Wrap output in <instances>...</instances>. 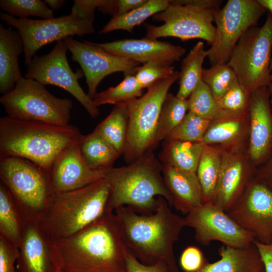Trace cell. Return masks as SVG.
I'll list each match as a JSON object with an SVG mask.
<instances>
[{"label":"cell","mask_w":272,"mask_h":272,"mask_svg":"<svg viewBox=\"0 0 272 272\" xmlns=\"http://www.w3.org/2000/svg\"><path fill=\"white\" fill-rule=\"evenodd\" d=\"M247 181L241 160L236 155L224 154L213 203L227 212L244 192Z\"/></svg>","instance_id":"obj_22"},{"label":"cell","mask_w":272,"mask_h":272,"mask_svg":"<svg viewBox=\"0 0 272 272\" xmlns=\"http://www.w3.org/2000/svg\"><path fill=\"white\" fill-rule=\"evenodd\" d=\"M24 221L6 186L0 183V236L19 247Z\"/></svg>","instance_id":"obj_29"},{"label":"cell","mask_w":272,"mask_h":272,"mask_svg":"<svg viewBox=\"0 0 272 272\" xmlns=\"http://www.w3.org/2000/svg\"><path fill=\"white\" fill-rule=\"evenodd\" d=\"M104 173L110 187L107 208L113 212L127 206L138 213L151 214L157 209L159 196L173 205L164 181L163 165L152 152L127 166L112 167Z\"/></svg>","instance_id":"obj_5"},{"label":"cell","mask_w":272,"mask_h":272,"mask_svg":"<svg viewBox=\"0 0 272 272\" xmlns=\"http://www.w3.org/2000/svg\"><path fill=\"white\" fill-rule=\"evenodd\" d=\"M127 272H169L163 263L158 262L153 265H146L141 262L128 251L127 256Z\"/></svg>","instance_id":"obj_45"},{"label":"cell","mask_w":272,"mask_h":272,"mask_svg":"<svg viewBox=\"0 0 272 272\" xmlns=\"http://www.w3.org/2000/svg\"><path fill=\"white\" fill-rule=\"evenodd\" d=\"M221 3L219 0L171 1L165 10L153 17L163 24H145V37H172L183 41L200 39L211 45L216 34L215 16Z\"/></svg>","instance_id":"obj_6"},{"label":"cell","mask_w":272,"mask_h":272,"mask_svg":"<svg viewBox=\"0 0 272 272\" xmlns=\"http://www.w3.org/2000/svg\"><path fill=\"white\" fill-rule=\"evenodd\" d=\"M78 144L84 161L94 170L104 171L112 167L120 156L96 129L88 134H82Z\"/></svg>","instance_id":"obj_26"},{"label":"cell","mask_w":272,"mask_h":272,"mask_svg":"<svg viewBox=\"0 0 272 272\" xmlns=\"http://www.w3.org/2000/svg\"><path fill=\"white\" fill-rule=\"evenodd\" d=\"M64 40L72 59L81 67L88 87V95L93 100L97 94L98 85L106 76L116 72H123L124 76L134 75L140 66L138 62L108 53L90 41L80 42L72 37Z\"/></svg>","instance_id":"obj_16"},{"label":"cell","mask_w":272,"mask_h":272,"mask_svg":"<svg viewBox=\"0 0 272 272\" xmlns=\"http://www.w3.org/2000/svg\"><path fill=\"white\" fill-rule=\"evenodd\" d=\"M0 8L5 13L20 19L35 16L45 19L54 16L53 11L40 0H1Z\"/></svg>","instance_id":"obj_36"},{"label":"cell","mask_w":272,"mask_h":272,"mask_svg":"<svg viewBox=\"0 0 272 272\" xmlns=\"http://www.w3.org/2000/svg\"><path fill=\"white\" fill-rule=\"evenodd\" d=\"M211 121L188 111L165 139L200 142Z\"/></svg>","instance_id":"obj_37"},{"label":"cell","mask_w":272,"mask_h":272,"mask_svg":"<svg viewBox=\"0 0 272 272\" xmlns=\"http://www.w3.org/2000/svg\"><path fill=\"white\" fill-rule=\"evenodd\" d=\"M267 86L253 92L248 106L250 119L249 153L256 163L266 160L272 152V111Z\"/></svg>","instance_id":"obj_20"},{"label":"cell","mask_w":272,"mask_h":272,"mask_svg":"<svg viewBox=\"0 0 272 272\" xmlns=\"http://www.w3.org/2000/svg\"><path fill=\"white\" fill-rule=\"evenodd\" d=\"M110 187L103 178L73 190L52 192L35 222L56 243L79 232L99 218L107 208Z\"/></svg>","instance_id":"obj_3"},{"label":"cell","mask_w":272,"mask_h":272,"mask_svg":"<svg viewBox=\"0 0 272 272\" xmlns=\"http://www.w3.org/2000/svg\"><path fill=\"white\" fill-rule=\"evenodd\" d=\"M19 248L0 236V272H17Z\"/></svg>","instance_id":"obj_43"},{"label":"cell","mask_w":272,"mask_h":272,"mask_svg":"<svg viewBox=\"0 0 272 272\" xmlns=\"http://www.w3.org/2000/svg\"><path fill=\"white\" fill-rule=\"evenodd\" d=\"M127 102L115 105L108 115L95 128L121 155L123 154L128 129Z\"/></svg>","instance_id":"obj_28"},{"label":"cell","mask_w":272,"mask_h":272,"mask_svg":"<svg viewBox=\"0 0 272 272\" xmlns=\"http://www.w3.org/2000/svg\"><path fill=\"white\" fill-rule=\"evenodd\" d=\"M206 145L200 142H191L165 139L159 160L164 166L195 172Z\"/></svg>","instance_id":"obj_25"},{"label":"cell","mask_w":272,"mask_h":272,"mask_svg":"<svg viewBox=\"0 0 272 272\" xmlns=\"http://www.w3.org/2000/svg\"><path fill=\"white\" fill-rule=\"evenodd\" d=\"M163 175L175 209L187 215L203 203L202 192L196 173L163 165Z\"/></svg>","instance_id":"obj_21"},{"label":"cell","mask_w":272,"mask_h":272,"mask_svg":"<svg viewBox=\"0 0 272 272\" xmlns=\"http://www.w3.org/2000/svg\"><path fill=\"white\" fill-rule=\"evenodd\" d=\"M257 177L272 190V157Z\"/></svg>","instance_id":"obj_47"},{"label":"cell","mask_w":272,"mask_h":272,"mask_svg":"<svg viewBox=\"0 0 272 272\" xmlns=\"http://www.w3.org/2000/svg\"><path fill=\"white\" fill-rule=\"evenodd\" d=\"M226 213L255 240L272 242V190L258 177Z\"/></svg>","instance_id":"obj_14"},{"label":"cell","mask_w":272,"mask_h":272,"mask_svg":"<svg viewBox=\"0 0 272 272\" xmlns=\"http://www.w3.org/2000/svg\"><path fill=\"white\" fill-rule=\"evenodd\" d=\"M64 0H45L44 2L52 11L60 9L65 3Z\"/></svg>","instance_id":"obj_48"},{"label":"cell","mask_w":272,"mask_h":272,"mask_svg":"<svg viewBox=\"0 0 272 272\" xmlns=\"http://www.w3.org/2000/svg\"><path fill=\"white\" fill-rule=\"evenodd\" d=\"M259 272H264V269H262V270H261V271H259Z\"/></svg>","instance_id":"obj_53"},{"label":"cell","mask_w":272,"mask_h":272,"mask_svg":"<svg viewBox=\"0 0 272 272\" xmlns=\"http://www.w3.org/2000/svg\"><path fill=\"white\" fill-rule=\"evenodd\" d=\"M253 243L259 252L264 272H272V242L264 244L254 240Z\"/></svg>","instance_id":"obj_46"},{"label":"cell","mask_w":272,"mask_h":272,"mask_svg":"<svg viewBox=\"0 0 272 272\" xmlns=\"http://www.w3.org/2000/svg\"><path fill=\"white\" fill-rule=\"evenodd\" d=\"M143 90L134 75H127L116 86L97 93L93 101L98 107L105 104L115 105L140 97Z\"/></svg>","instance_id":"obj_34"},{"label":"cell","mask_w":272,"mask_h":272,"mask_svg":"<svg viewBox=\"0 0 272 272\" xmlns=\"http://www.w3.org/2000/svg\"><path fill=\"white\" fill-rule=\"evenodd\" d=\"M265 11L257 0H228L219 9L215 16V39L207 50L211 64L227 63L239 40Z\"/></svg>","instance_id":"obj_11"},{"label":"cell","mask_w":272,"mask_h":272,"mask_svg":"<svg viewBox=\"0 0 272 272\" xmlns=\"http://www.w3.org/2000/svg\"><path fill=\"white\" fill-rule=\"evenodd\" d=\"M222 161V156L217 149L206 146L196 172L202 189L203 203L213 202Z\"/></svg>","instance_id":"obj_31"},{"label":"cell","mask_w":272,"mask_h":272,"mask_svg":"<svg viewBox=\"0 0 272 272\" xmlns=\"http://www.w3.org/2000/svg\"><path fill=\"white\" fill-rule=\"evenodd\" d=\"M0 18L20 33L24 43L25 63L27 65L36 52L46 44L72 36H82L95 32L93 22L80 19L72 14L37 20L17 18L1 12Z\"/></svg>","instance_id":"obj_12"},{"label":"cell","mask_w":272,"mask_h":272,"mask_svg":"<svg viewBox=\"0 0 272 272\" xmlns=\"http://www.w3.org/2000/svg\"><path fill=\"white\" fill-rule=\"evenodd\" d=\"M179 72L161 80L147 89L142 96L127 102L128 129L123 156L130 164L155 149L158 120L171 86L179 80Z\"/></svg>","instance_id":"obj_7"},{"label":"cell","mask_w":272,"mask_h":272,"mask_svg":"<svg viewBox=\"0 0 272 272\" xmlns=\"http://www.w3.org/2000/svg\"><path fill=\"white\" fill-rule=\"evenodd\" d=\"M54 244L58 267L65 272H127L128 251L115 213L107 208L94 222Z\"/></svg>","instance_id":"obj_1"},{"label":"cell","mask_w":272,"mask_h":272,"mask_svg":"<svg viewBox=\"0 0 272 272\" xmlns=\"http://www.w3.org/2000/svg\"><path fill=\"white\" fill-rule=\"evenodd\" d=\"M147 0H102L98 10L113 17L125 14L144 5Z\"/></svg>","instance_id":"obj_42"},{"label":"cell","mask_w":272,"mask_h":272,"mask_svg":"<svg viewBox=\"0 0 272 272\" xmlns=\"http://www.w3.org/2000/svg\"><path fill=\"white\" fill-rule=\"evenodd\" d=\"M221 258L208 262L198 272H259L264 269L259 252L253 242L242 247L223 245L218 250Z\"/></svg>","instance_id":"obj_24"},{"label":"cell","mask_w":272,"mask_h":272,"mask_svg":"<svg viewBox=\"0 0 272 272\" xmlns=\"http://www.w3.org/2000/svg\"><path fill=\"white\" fill-rule=\"evenodd\" d=\"M208 262L201 250L194 246L185 248L179 258L180 267L184 272H198Z\"/></svg>","instance_id":"obj_41"},{"label":"cell","mask_w":272,"mask_h":272,"mask_svg":"<svg viewBox=\"0 0 272 272\" xmlns=\"http://www.w3.org/2000/svg\"><path fill=\"white\" fill-rule=\"evenodd\" d=\"M207 52L201 41L196 43L183 59L179 72L178 98L187 100L202 81V64Z\"/></svg>","instance_id":"obj_27"},{"label":"cell","mask_w":272,"mask_h":272,"mask_svg":"<svg viewBox=\"0 0 272 272\" xmlns=\"http://www.w3.org/2000/svg\"><path fill=\"white\" fill-rule=\"evenodd\" d=\"M79 141L63 149L49 172L52 192L78 189L104 178V171L90 168L80 152Z\"/></svg>","instance_id":"obj_18"},{"label":"cell","mask_w":272,"mask_h":272,"mask_svg":"<svg viewBox=\"0 0 272 272\" xmlns=\"http://www.w3.org/2000/svg\"><path fill=\"white\" fill-rule=\"evenodd\" d=\"M68 48L64 40L57 42L48 54L35 55L27 65L26 78L32 79L46 85L61 88L73 95L94 119L99 115V110L92 99L82 88L79 80L84 76L82 70L74 72L70 67L66 52Z\"/></svg>","instance_id":"obj_13"},{"label":"cell","mask_w":272,"mask_h":272,"mask_svg":"<svg viewBox=\"0 0 272 272\" xmlns=\"http://www.w3.org/2000/svg\"><path fill=\"white\" fill-rule=\"evenodd\" d=\"M271 49L272 14L268 13L262 26L250 28L240 38L227 63L249 95L267 86Z\"/></svg>","instance_id":"obj_10"},{"label":"cell","mask_w":272,"mask_h":272,"mask_svg":"<svg viewBox=\"0 0 272 272\" xmlns=\"http://www.w3.org/2000/svg\"><path fill=\"white\" fill-rule=\"evenodd\" d=\"M250 95L237 81L217 101L223 110L239 114L244 112L246 107H248Z\"/></svg>","instance_id":"obj_39"},{"label":"cell","mask_w":272,"mask_h":272,"mask_svg":"<svg viewBox=\"0 0 272 272\" xmlns=\"http://www.w3.org/2000/svg\"><path fill=\"white\" fill-rule=\"evenodd\" d=\"M187 110V99L178 98L171 93L167 94L158 120L154 142L155 148L180 123Z\"/></svg>","instance_id":"obj_33"},{"label":"cell","mask_w":272,"mask_h":272,"mask_svg":"<svg viewBox=\"0 0 272 272\" xmlns=\"http://www.w3.org/2000/svg\"><path fill=\"white\" fill-rule=\"evenodd\" d=\"M24 52L21 36L17 30L0 24V92H11L23 77L19 68V56Z\"/></svg>","instance_id":"obj_23"},{"label":"cell","mask_w":272,"mask_h":272,"mask_svg":"<svg viewBox=\"0 0 272 272\" xmlns=\"http://www.w3.org/2000/svg\"><path fill=\"white\" fill-rule=\"evenodd\" d=\"M57 272H65V271L59 269Z\"/></svg>","instance_id":"obj_52"},{"label":"cell","mask_w":272,"mask_h":272,"mask_svg":"<svg viewBox=\"0 0 272 272\" xmlns=\"http://www.w3.org/2000/svg\"><path fill=\"white\" fill-rule=\"evenodd\" d=\"M90 42L108 53L143 64L152 63L162 66H171L179 61L186 52V49L180 46L147 37L105 43Z\"/></svg>","instance_id":"obj_17"},{"label":"cell","mask_w":272,"mask_h":272,"mask_svg":"<svg viewBox=\"0 0 272 272\" xmlns=\"http://www.w3.org/2000/svg\"><path fill=\"white\" fill-rule=\"evenodd\" d=\"M267 87L270 93V95L271 96V99H270V106H271V109L272 111V74H271L269 80L268 82V84L267 85Z\"/></svg>","instance_id":"obj_50"},{"label":"cell","mask_w":272,"mask_h":272,"mask_svg":"<svg viewBox=\"0 0 272 272\" xmlns=\"http://www.w3.org/2000/svg\"><path fill=\"white\" fill-rule=\"evenodd\" d=\"M102 2V0H75L71 14L80 19L94 22L95 10Z\"/></svg>","instance_id":"obj_44"},{"label":"cell","mask_w":272,"mask_h":272,"mask_svg":"<svg viewBox=\"0 0 272 272\" xmlns=\"http://www.w3.org/2000/svg\"><path fill=\"white\" fill-rule=\"evenodd\" d=\"M170 2V0H147L142 6L125 14L112 17L100 31L99 34H104L118 30L131 32L135 26L165 10Z\"/></svg>","instance_id":"obj_30"},{"label":"cell","mask_w":272,"mask_h":272,"mask_svg":"<svg viewBox=\"0 0 272 272\" xmlns=\"http://www.w3.org/2000/svg\"><path fill=\"white\" fill-rule=\"evenodd\" d=\"M202 81L218 100L238 80L234 71L227 63H219L212 65L209 69H203Z\"/></svg>","instance_id":"obj_35"},{"label":"cell","mask_w":272,"mask_h":272,"mask_svg":"<svg viewBox=\"0 0 272 272\" xmlns=\"http://www.w3.org/2000/svg\"><path fill=\"white\" fill-rule=\"evenodd\" d=\"M0 177L23 221H35L52 192L49 173L25 159L0 157Z\"/></svg>","instance_id":"obj_9"},{"label":"cell","mask_w":272,"mask_h":272,"mask_svg":"<svg viewBox=\"0 0 272 272\" xmlns=\"http://www.w3.org/2000/svg\"><path fill=\"white\" fill-rule=\"evenodd\" d=\"M184 218L186 226L193 229L195 240L202 246L217 241L227 246L242 247L255 240L225 211L212 202L203 203Z\"/></svg>","instance_id":"obj_15"},{"label":"cell","mask_w":272,"mask_h":272,"mask_svg":"<svg viewBox=\"0 0 272 272\" xmlns=\"http://www.w3.org/2000/svg\"><path fill=\"white\" fill-rule=\"evenodd\" d=\"M17 272H57L54 243L39 230L35 221H24Z\"/></svg>","instance_id":"obj_19"},{"label":"cell","mask_w":272,"mask_h":272,"mask_svg":"<svg viewBox=\"0 0 272 272\" xmlns=\"http://www.w3.org/2000/svg\"><path fill=\"white\" fill-rule=\"evenodd\" d=\"M257 2L266 10L269 11L272 14V0H257Z\"/></svg>","instance_id":"obj_49"},{"label":"cell","mask_w":272,"mask_h":272,"mask_svg":"<svg viewBox=\"0 0 272 272\" xmlns=\"http://www.w3.org/2000/svg\"><path fill=\"white\" fill-rule=\"evenodd\" d=\"M270 71H272V58L271 59V61H270Z\"/></svg>","instance_id":"obj_51"},{"label":"cell","mask_w":272,"mask_h":272,"mask_svg":"<svg viewBox=\"0 0 272 272\" xmlns=\"http://www.w3.org/2000/svg\"><path fill=\"white\" fill-rule=\"evenodd\" d=\"M82 134L73 125L28 121L8 115L0 119V157L29 160L48 173L59 153Z\"/></svg>","instance_id":"obj_4"},{"label":"cell","mask_w":272,"mask_h":272,"mask_svg":"<svg viewBox=\"0 0 272 272\" xmlns=\"http://www.w3.org/2000/svg\"><path fill=\"white\" fill-rule=\"evenodd\" d=\"M8 116L18 120L57 125L70 124L73 107L67 98L54 96L37 81L22 77L0 98Z\"/></svg>","instance_id":"obj_8"},{"label":"cell","mask_w":272,"mask_h":272,"mask_svg":"<svg viewBox=\"0 0 272 272\" xmlns=\"http://www.w3.org/2000/svg\"><path fill=\"white\" fill-rule=\"evenodd\" d=\"M241 113L218 120L216 124L208 128L201 142L208 145L229 142L236 138L241 129V122L236 118Z\"/></svg>","instance_id":"obj_38"},{"label":"cell","mask_w":272,"mask_h":272,"mask_svg":"<svg viewBox=\"0 0 272 272\" xmlns=\"http://www.w3.org/2000/svg\"><path fill=\"white\" fill-rule=\"evenodd\" d=\"M157 199V209L151 214L138 213L127 206L114 211L121 238L128 251L142 263L161 262L169 272H178L174 245L186 226L185 218L173 213L164 198Z\"/></svg>","instance_id":"obj_2"},{"label":"cell","mask_w":272,"mask_h":272,"mask_svg":"<svg viewBox=\"0 0 272 272\" xmlns=\"http://www.w3.org/2000/svg\"><path fill=\"white\" fill-rule=\"evenodd\" d=\"M173 66H162L148 63L140 66L134 75L138 83L144 89L156 82L171 76L175 71Z\"/></svg>","instance_id":"obj_40"},{"label":"cell","mask_w":272,"mask_h":272,"mask_svg":"<svg viewBox=\"0 0 272 272\" xmlns=\"http://www.w3.org/2000/svg\"><path fill=\"white\" fill-rule=\"evenodd\" d=\"M188 111L210 121H218L240 114L223 110L209 87L200 81L187 99Z\"/></svg>","instance_id":"obj_32"}]
</instances>
